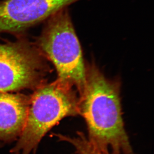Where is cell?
I'll return each mask as SVG.
<instances>
[{
  "label": "cell",
  "mask_w": 154,
  "mask_h": 154,
  "mask_svg": "<svg viewBox=\"0 0 154 154\" xmlns=\"http://www.w3.org/2000/svg\"><path fill=\"white\" fill-rule=\"evenodd\" d=\"M75 0H3L0 1V34L22 35L74 3Z\"/></svg>",
  "instance_id": "cell-5"
},
{
  "label": "cell",
  "mask_w": 154,
  "mask_h": 154,
  "mask_svg": "<svg viewBox=\"0 0 154 154\" xmlns=\"http://www.w3.org/2000/svg\"><path fill=\"white\" fill-rule=\"evenodd\" d=\"M2 145V144H1V143H0V146Z\"/></svg>",
  "instance_id": "cell-8"
},
{
  "label": "cell",
  "mask_w": 154,
  "mask_h": 154,
  "mask_svg": "<svg viewBox=\"0 0 154 154\" xmlns=\"http://www.w3.org/2000/svg\"><path fill=\"white\" fill-rule=\"evenodd\" d=\"M74 88L59 80L34 90L26 123L11 154L35 153L45 134L63 118L79 114V97Z\"/></svg>",
  "instance_id": "cell-2"
},
{
  "label": "cell",
  "mask_w": 154,
  "mask_h": 154,
  "mask_svg": "<svg viewBox=\"0 0 154 154\" xmlns=\"http://www.w3.org/2000/svg\"><path fill=\"white\" fill-rule=\"evenodd\" d=\"M35 44L54 64L57 80L74 88L80 96L85 82V65L68 7L45 21Z\"/></svg>",
  "instance_id": "cell-3"
},
{
  "label": "cell",
  "mask_w": 154,
  "mask_h": 154,
  "mask_svg": "<svg viewBox=\"0 0 154 154\" xmlns=\"http://www.w3.org/2000/svg\"><path fill=\"white\" fill-rule=\"evenodd\" d=\"M30 96L0 92V143L16 141L23 132L28 116Z\"/></svg>",
  "instance_id": "cell-6"
},
{
  "label": "cell",
  "mask_w": 154,
  "mask_h": 154,
  "mask_svg": "<svg viewBox=\"0 0 154 154\" xmlns=\"http://www.w3.org/2000/svg\"><path fill=\"white\" fill-rule=\"evenodd\" d=\"M85 67L79 112L87 125V139L101 151L134 154L122 118L120 82L106 78L94 63Z\"/></svg>",
  "instance_id": "cell-1"
},
{
  "label": "cell",
  "mask_w": 154,
  "mask_h": 154,
  "mask_svg": "<svg viewBox=\"0 0 154 154\" xmlns=\"http://www.w3.org/2000/svg\"><path fill=\"white\" fill-rule=\"evenodd\" d=\"M0 42V92L35 90L45 84L50 72L47 59L23 35Z\"/></svg>",
  "instance_id": "cell-4"
},
{
  "label": "cell",
  "mask_w": 154,
  "mask_h": 154,
  "mask_svg": "<svg viewBox=\"0 0 154 154\" xmlns=\"http://www.w3.org/2000/svg\"><path fill=\"white\" fill-rule=\"evenodd\" d=\"M57 137L60 141L71 144L75 149V154H112L110 152H103L96 148L89 141L83 133L79 132L76 137L58 134Z\"/></svg>",
  "instance_id": "cell-7"
}]
</instances>
